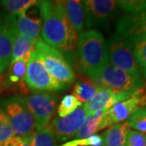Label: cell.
Listing matches in <instances>:
<instances>
[{
    "instance_id": "277c9868",
    "label": "cell",
    "mask_w": 146,
    "mask_h": 146,
    "mask_svg": "<svg viewBox=\"0 0 146 146\" xmlns=\"http://www.w3.org/2000/svg\"><path fill=\"white\" fill-rule=\"evenodd\" d=\"M35 51L56 81L64 86H68L74 81L75 74L72 69L59 50L50 46L42 38H39L35 43Z\"/></svg>"
},
{
    "instance_id": "e0dca14e",
    "label": "cell",
    "mask_w": 146,
    "mask_h": 146,
    "mask_svg": "<svg viewBox=\"0 0 146 146\" xmlns=\"http://www.w3.org/2000/svg\"><path fill=\"white\" fill-rule=\"evenodd\" d=\"M35 50V43L29 38L23 36L16 31L11 53V61L23 60L28 64L33 51Z\"/></svg>"
},
{
    "instance_id": "836d02e7",
    "label": "cell",
    "mask_w": 146,
    "mask_h": 146,
    "mask_svg": "<svg viewBox=\"0 0 146 146\" xmlns=\"http://www.w3.org/2000/svg\"><path fill=\"white\" fill-rule=\"evenodd\" d=\"M100 146H105V145H100Z\"/></svg>"
},
{
    "instance_id": "7a4b0ae2",
    "label": "cell",
    "mask_w": 146,
    "mask_h": 146,
    "mask_svg": "<svg viewBox=\"0 0 146 146\" xmlns=\"http://www.w3.org/2000/svg\"><path fill=\"white\" fill-rule=\"evenodd\" d=\"M77 53L80 69L86 76L109 63L107 42L98 30L89 29L80 34Z\"/></svg>"
},
{
    "instance_id": "83f0119b",
    "label": "cell",
    "mask_w": 146,
    "mask_h": 146,
    "mask_svg": "<svg viewBox=\"0 0 146 146\" xmlns=\"http://www.w3.org/2000/svg\"><path fill=\"white\" fill-rule=\"evenodd\" d=\"M104 145L102 135H94L88 138L76 139L58 146H100Z\"/></svg>"
},
{
    "instance_id": "603a6c76",
    "label": "cell",
    "mask_w": 146,
    "mask_h": 146,
    "mask_svg": "<svg viewBox=\"0 0 146 146\" xmlns=\"http://www.w3.org/2000/svg\"><path fill=\"white\" fill-rule=\"evenodd\" d=\"M55 137L50 125L44 129H36L32 135L31 146H54Z\"/></svg>"
},
{
    "instance_id": "5b68a950",
    "label": "cell",
    "mask_w": 146,
    "mask_h": 146,
    "mask_svg": "<svg viewBox=\"0 0 146 146\" xmlns=\"http://www.w3.org/2000/svg\"><path fill=\"white\" fill-rule=\"evenodd\" d=\"M3 107L15 136L27 137L33 134L36 129V123L23 98L11 97L4 102Z\"/></svg>"
},
{
    "instance_id": "f1b7e54d",
    "label": "cell",
    "mask_w": 146,
    "mask_h": 146,
    "mask_svg": "<svg viewBox=\"0 0 146 146\" xmlns=\"http://www.w3.org/2000/svg\"><path fill=\"white\" fill-rule=\"evenodd\" d=\"M133 54L137 64H139L142 69H146V40L134 45Z\"/></svg>"
},
{
    "instance_id": "9c48e42d",
    "label": "cell",
    "mask_w": 146,
    "mask_h": 146,
    "mask_svg": "<svg viewBox=\"0 0 146 146\" xmlns=\"http://www.w3.org/2000/svg\"><path fill=\"white\" fill-rule=\"evenodd\" d=\"M84 12V26L87 29L108 24L117 10V3L113 0L82 1Z\"/></svg>"
},
{
    "instance_id": "1f68e13d",
    "label": "cell",
    "mask_w": 146,
    "mask_h": 146,
    "mask_svg": "<svg viewBox=\"0 0 146 146\" xmlns=\"http://www.w3.org/2000/svg\"><path fill=\"white\" fill-rule=\"evenodd\" d=\"M142 76H143V77L145 79V81H144L145 82V89H146V69H142Z\"/></svg>"
},
{
    "instance_id": "5bb4252c",
    "label": "cell",
    "mask_w": 146,
    "mask_h": 146,
    "mask_svg": "<svg viewBox=\"0 0 146 146\" xmlns=\"http://www.w3.org/2000/svg\"><path fill=\"white\" fill-rule=\"evenodd\" d=\"M141 96H136L120 102L111 108L106 110L101 121L99 131L127 119L136 110L141 107Z\"/></svg>"
},
{
    "instance_id": "ffe728a7",
    "label": "cell",
    "mask_w": 146,
    "mask_h": 146,
    "mask_svg": "<svg viewBox=\"0 0 146 146\" xmlns=\"http://www.w3.org/2000/svg\"><path fill=\"white\" fill-rule=\"evenodd\" d=\"M106 111V110H99L94 113V115L88 116L75 137L77 139H83L96 135V133L99 131L100 123Z\"/></svg>"
},
{
    "instance_id": "52a82bcc",
    "label": "cell",
    "mask_w": 146,
    "mask_h": 146,
    "mask_svg": "<svg viewBox=\"0 0 146 146\" xmlns=\"http://www.w3.org/2000/svg\"><path fill=\"white\" fill-rule=\"evenodd\" d=\"M109 63L127 72L141 76L133 54V45L115 33L107 42Z\"/></svg>"
},
{
    "instance_id": "cb8c5ba5",
    "label": "cell",
    "mask_w": 146,
    "mask_h": 146,
    "mask_svg": "<svg viewBox=\"0 0 146 146\" xmlns=\"http://www.w3.org/2000/svg\"><path fill=\"white\" fill-rule=\"evenodd\" d=\"M15 136L7 115L0 110V146H7Z\"/></svg>"
},
{
    "instance_id": "44dd1931",
    "label": "cell",
    "mask_w": 146,
    "mask_h": 146,
    "mask_svg": "<svg viewBox=\"0 0 146 146\" xmlns=\"http://www.w3.org/2000/svg\"><path fill=\"white\" fill-rule=\"evenodd\" d=\"M37 1L35 0H3L0 4L11 15L17 16L20 13L27 11L35 5H37Z\"/></svg>"
},
{
    "instance_id": "ba28073f",
    "label": "cell",
    "mask_w": 146,
    "mask_h": 146,
    "mask_svg": "<svg viewBox=\"0 0 146 146\" xmlns=\"http://www.w3.org/2000/svg\"><path fill=\"white\" fill-rule=\"evenodd\" d=\"M24 101L35 120L36 129H44L49 127L55 109L57 98L48 93L37 92L26 96Z\"/></svg>"
},
{
    "instance_id": "8fae6325",
    "label": "cell",
    "mask_w": 146,
    "mask_h": 146,
    "mask_svg": "<svg viewBox=\"0 0 146 146\" xmlns=\"http://www.w3.org/2000/svg\"><path fill=\"white\" fill-rule=\"evenodd\" d=\"M145 89H135L129 91L115 92L107 89H102L89 102L84 103L87 116L94 115L97 111L108 110L120 102L125 101L136 96H141Z\"/></svg>"
},
{
    "instance_id": "2e32d148",
    "label": "cell",
    "mask_w": 146,
    "mask_h": 146,
    "mask_svg": "<svg viewBox=\"0 0 146 146\" xmlns=\"http://www.w3.org/2000/svg\"><path fill=\"white\" fill-rule=\"evenodd\" d=\"M70 24L77 34H81L84 29V12L82 1H63Z\"/></svg>"
},
{
    "instance_id": "30bf717a",
    "label": "cell",
    "mask_w": 146,
    "mask_h": 146,
    "mask_svg": "<svg viewBox=\"0 0 146 146\" xmlns=\"http://www.w3.org/2000/svg\"><path fill=\"white\" fill-rule=\"evenodd\" d=\"M85 106H80L71 115L64 118L58 117L50 124L54 137L59 141H67L76 135L87 119Z\"/></svg>"
},
{
    "instance_id": "8992f818",
    "label": "cell",
    "mask_w": 146,
    "mask_h": 146,
    "mask_svg": "<svg viewBox=\"0 0 146 146\" xmlns=\"http://www.w3.org/2000/svg\"><path fill=\"white\" fill-rule=\"evenodd\" d=\"M25 83L30 89L39 92H55L66 88L50 76L35 50L32 52L27 65Z\"/></svg>"
},
{
    "instance_id": "d6986e66",
    "label": "cell",
    "mask_w": 146,
    "mask_h": 146,
    "mask_svg": "<svg viewBox=\"0 0 146 146\" xmlns=\"http://www.w3.org/2000/svg\"><path fill=\"white\" fill-rule=\"evenodd\" d=\"M102 88L99 87L90 80H80L74 86L73 95L82 103H87L93 99L94 96Z\"/></svg>"
},
{
    "instance_id": "484cf974",
    "label": "cell",
    "mask_w": 146,
    "mask_h": 146,
    "mask_svg": "<svg viewBox=\"0 0 146 146\" xmlns=\"http://www.w3.org/2000/svg\"><path fill=\"white\" fill-rule=\"evenodd\" d=\"M82 104L79 102L77 98L72 95L68 94L63 98L58 108V115L59 118H64L71 115L76 110L79 108Z\"/></svg>"
},
{
    "instance_id": "3957f363",
    "label": "cell",
    "mask_w": 146,
    "mask_h": 146,
    "mask_svg": "<svg viewBox=\"0 0 146 146\" xmlns=\"http://www.w3.org/2000/svg\"><path fill=\"white\" fill-rule=\"evenodd\" d=\"M87 76L101 88L115 92L135 90L145 87V82L141 76L130 74L110 63Z\"/></svg>"
},
{
    "instance_id": "4fadbf2b",
    "label": "cell",
    "mask_w": 146,
    "mask_h": 146,
    "mask_svg": "<svg viewBox=\"0 0 146 146\" xmlns=\"http://www.w3.org/2000/svg\"><path fill=\"white\" fill-rule=\"evenodd\" d=\"M15 16H0V69L3 72L11 61L16 33Z\"/></svg>"
},
{
    "instance_id": "4dcf8cb0",
    "label": "cell",
    "mask_w": 146,
    "mask_h": 146,
    "mask_svg": "<svg viewBox=\"0 0 146 146\" xmlns=\"http://www.w3.org/2000/svg\"><path fill=\"white\" fill-rule=\"evenodd\" d=\"M32 136L27 137L15 136L7 146H31Z\"/></svg>"
},
{
    "instance_id": "f546056e",
    "label": "cell",
    "mask_w": 146,
    "mask_h": 146,
    "mask_svg": "<svg viewBox=\"0 0 146 146\" xmlns=\"http://www.w3.org/2000/svg\"><path fill=\"white\" fill-rule=\"evenodd\" d=\"M126 146H146V136L136 131L130 130L127 136Z\"/></svg>"
},
{
    "instance_id": "d4e9b609",
    "label": "cell",
    "mask_w": 146,
    "mask_h": 146,
    "mask_svg": "<svg viewBox=\"0 0 146 146\" xmlns=\"http://www.w3.org/2000/svg\"><path fill=\"white\" fill-rule=\"evenodd\" d=\"M9 70V81L12 84L25 83V77L26 74L27 64L23 60H15L10 63Z\"/></svg>"
},
{
    "instance_id": "7402d4cb",
    "label": "cell",
    "mask_w": 146,
    "mask_h": 146,
    "mask_svg": "<svg viewBox=\"0 0 146 146\" xmlns=\"http://www.w3.org/2000/svg\"><path fill=\"white\" fill-rule=\"evenodd\" d=\"M129 128L146 136V106L136 110L127 119Z\"/></svg>"
},
{
    "instance_id": "6da1fadb",
    "label": "cell",
    "mask_w": 146,
    "mask_h": 146,
    "mask_svg": "<svg viewBox=\"0 0 146 146\" xmlns=\"http://www.w3.org/2000/svg\"><path fill=\"white\" fill-rule=\"evenodd\" d=\"M42 40L50 46L63 52L77 46L78 34L68 21L63 1H39Z\"/></svg>"
},
{
    "instance_id": "d6a6232c",
    "label": "cell",
    "mask_w": 146,
    "mask_h": 146,
    "mask_svg": "<svg viewBox=\"0 0 146 146\" xmlns=\"http://www.w3.org/2000/svg\"><path fill=\"white\" fill-rule=\"evenodd\" d=\"M2 80H3V77H2V75L0 74V84L2 83Z\"/></svg>"
},
{
    "instance_id": "4316f807",
    "label": "cell",
    "mask_w": 146,
    "mask_h": 146,
    "mask_svg": "<svg viewBox=\"0 0 146 146\" xmlns=\"http://www.w3.org/2000/svg\"><path fill=\"white\" fill-rule=\"evenodd\" d=\"M116 3L119 8L131 15L138 14L146 9V0H121Z\"/></svg>"
},
{
    "instance_id": "9a60e30c",
    "label": "cell",
    "mask_w": 146,
    "mask_h": 146,
    "mask_svg": "<svg viewBox=\"0 0 146 146\" xmlns=\"http://www.w3.org/2000/svg\"><path fill=\"white\" fill-rule=\"evenodd\" d=\"M15 19L16 31L36 43L42 29V18L37 10L31 7L15 16Z\"/></svg>"
},
{
    "instance_id": "7c38bea8",
    "label": "cell",
    "mask_w": 146,
    "mask_h": 146,
    "mask_svg": "<svg viewBox=\"0 0 146 146\" xmlns=\"http://www.w3.org/2000/svg\"><path fill=\"white\" fill-rule=\"evenodd\" d=\"M116 34L133 46L146 40V9L138 14L122 16L117 24Z\"/></svg>"
},
{
    "instance_id": "ac0fdd59",
    "label": "cell",
    "mask_w": 146,
    "mask_h": 146,
    "mask_svg": "<svg viewBox=\"0 0 146 146\" xmlns=\"http://www.w3.org/2000/svg\"><path fill=\"white\" fill-rule=\"evenodd\" d=\"M131 129L127 121L111 126L102 135L105 146H126L127 133Z\"/></svg>"
}]
</instances>
